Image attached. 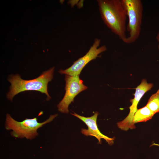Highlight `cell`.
Listing matches in <instances>:
<instances>
[{
	"mask_svg": "<svg viewBox=\"0 0 159 159\" xmlns=\"http://www.w3.org/2000/svg\"><path fill=\"white\" fill-rule=\"evenodd\" d=\"M99 11L105 25L124 42L127 36L126 9L122 0H97Z\"/></svg>",
	"mask_w": 159,
	"mask_h": 159,
	"instance_id": "cell-1",
	"label": "cell"
},
{
	"mask_svg": "<svg viewBox=\"0 0 159 159\" xmlns=\"http://www.w3.org/2000/svg\"><path fill=\"white\" fill-rule=\"evenodd\" d=\"M54 68L44 72L37 78L30 80L22 79L18 74L9 76L8 80L11 83L9 91L7 94V99L12 101L13 97L19 93L26 91L35 90L45 94L47 100L51 98L49 94L47 85L53 78Z\"/></svg>",
	"mask_w": 159,
	"mask_h": 159,
	"instance_id": "cell-2",
	"label": "cell"
},
{
	"mask_svg": "<svg viewBox=\"0 0 159 159\" xmlns=\"http://www.w3.org/2000/svg\"><path fill=\"white\" fill-rule=\"evenodd\" d=\"M58 115L57 114L51 115L45 121L41 123L37 121V117L32 119L26 118L21 122L14 120L9 114L6 115L5 128L12 130L11 134L13 137L32 139L38 135L37 130L45 124L50 122Z\"/></svg>",
	"mask_w": 159,
	"mask_h": 159,
	"instance_id": "cell-3",
	"label": "cell"
},
{
	"mask_svg": "<svg viewBox=\"0 0 159 159\" xmlns=\"http://www.w3.org/2000/svg\"><path fill=\"white\" fill-rule=\"evenodd\" d=\"M122 1L128 18L126 29L129 36L124 42L130 44L135 42L140 35L143 15V3L140 0H122Z\"/></svg>",
	"mask_w": 159,
	"mask_h": 159,
	"instance_id": "cell-4",
	"label": "cell"
},
{
	"mask_svg": "<svg viewBox=\"0 0 159 159\" xmlns=\"http://www.w3.org/2000/svg\"><path fill=\"white\" fill-rule=\"evenodd\" d=\"M65 95L62 100L57 105L58 110L63 113H67L69 111V105L74 101V97L79 93L86 90L87 87L85 85L79 75L71 76L66 75Z\"/></svg>",
	"mask_w": 159,
	"mask_h": 159,
	"instance_id": "cell-5",
	"label": "cell"
},
{
	"mask_svg": "<svg viewBox=\"0 0 159 159\" xmlns=\"http://www.w3.org/2000/svg\"><path fill=\"white\" fill-rule=\"evenodd\" d=\"M100 42V39H95L93 44L85 55L74 61L72 65L67 69L60 70L59 72L71 76L79 75L87 63L96 59L99 54L106 50L107 47L105 45L99 47Z\"/></svg>",
	"mask_w": 159,
	"mask_h": 159,
	"instance_id": "cell-6",
	"label": "cell"
},
{
	"mask_svg": "<svg viewBox=\"0 0 159 159\" xmlns=\"http://www.w3.org/2000/svg\"><path fill=\"white\" fill-rule=\"evenodd\" d=\"M153 86V83H148L145 79L142 80L140 84L135 88L134 98L130 100L132 104L129 107L130 111L128 114L123 120L117 123V126L119 129L126 131L129 129L135 128L133 118L138 110V104L144 94L150 90Z\"/></svg>",
	"mask_w": 159,
	"mask_h": 159,
	"instance_id": "cell-7",
	"label": "cell"
},
{
	"mask_svg": "<svg viewBox=\"0 0 159 159\" xmlns=\"http://www.w3.org/2000/svg\"><path fill=\"white\" fill-rule=\"evenodd\" d=\"M71 114L82 120L87 126V129H82L81 132L82 134L86 136H91L95 137L100 144L101 143L102 139L105 140L110 145H112L113 144L114 139L102 133L98 128L97 124V118L99 114L98 112H95L93 115L89 117L81 116L75 112Z\"/></svg>",
	"mask_w": 159,
	"mask_h": 159,
	"instance_id": "cell-8",
	"label": "cell"
},
{
	"mask_svg": "<svg viewBox=\"0 0 159 159\" xmlns=\"http://www.w3.org/2000/svg\"><path fill=\"white\" fill-rule=\"evenodd\" d=\"M155 114L147 107L138 109L135 113L133 118V122L135 124L138 122H145L151 119Z\"/></svg>",
	"mask_w": 159,
	"mask_h": 159,
	"instance_id": "cell-9",
	"label": "cell"
},
{
	"mask_svg": "<svg viewBox=\"0 0 159 159\" xmlns=\"http://www.w3.org/2000/svg\"><path fill=\"white\" fill-rule=\"evenodd\" d=\"M146 106L155 114L159 112V90L151 95Z\"/></svg>",
	"mask_w": 159,
	"mask_h": 159,
	"instance_id": "cell-10",
	"label": "cell"
},
{
	"mask_svg": "<svg viewBox=\"0 0 159 159\" xmlns=\"http://www.w3.org/2000/svg\"><path fill=\"white\" fill-rule=\"evenodd\" d=\"M156 38L158 43V49H159V31L158 33L156 36Z\"/></svg>",
	"mask_w": 159,
	"mask_h": 159,
	"instance_id": "cell-11",
	"label": "cell"
}]
</instances>
